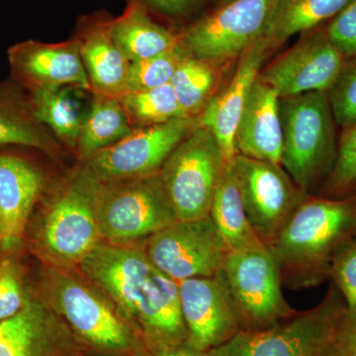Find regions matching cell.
<instances>
[{"label": "cell", "mask_w": 356, "mask_h": 356, "mask_svg": "<svg viewBox=\"0 0 356 356\" xmlns=\"http://www.w3.org/2000/svg\"><path fill=\"white\" fill-rule=\"evenodd\" d=\"M158 356H200V353L191 350L186 343H180L159 348Z\"/></svg>", "instance_id": "f35d334b"}, {"label": "cell", "mask_w": 356, "mask_h": 356, "mask_svg": "<svg viewBox=\"0 0 356 356\" xmlns=\"http://www.w3.org/2000/svg\"><path fill=\"white\" fill-rule=\"evenodd\" d=\"M229 1H233V0H222V3L226 4Z\"/></svg>", "instance_id": "60d3db41"}, {"label": "cell", "mask_w": 356, "mask_h": 356, "mask_svg": "<svg viewBox=\"0 0 356 356\" xmlns=\"http://www.w3.org/2000/svg\"><path fill=\"white\" fill-rule=\"evenodd\" d=\"M350 0H277L262 39L269 48L332 19Z\"/></svg>", "instance_id": "cb8c5ba5"}, {"label": "cell", "mask_w": 356, "mask_h": 356, "mask_svg": "<svg viewBox=\"0 0 356 356\" xmlns=\"http://www.w3.org/2000/svg\"><path fill=\"white\" fill-rule=\"evenodd\" d=\"M327 92L334 123L343 129L356 123V57L344 60Z\"/></svg>", "instance_id": "f546056e"}, {"label": "cell", "mask_w": 356, "mask_h": 356, "mask_svg": "<svg viewBox=\"0 0 356 356\" xmlns=\"http://www.w3.org/2000/svg\"><path fill=\"white\" fill-rule=\"evenodd\" d=\"M281 165L302 191H309L337 156L334 120L325 92L281 97Z\"/></svg>", "instance_id": "7a4b0ae2"}, {"label": "cell", "mask_w": 356, "mask_h": 356, "mask_svg": "<svg viewBox=\"0 0 356 356\" xmlns=\"http://www.w3.org/2000/svg\"><path fill=\"white\" fill-rule=\"evenodd\" d=\"M344 60L325 31L316 32L267 65L259 77L280 98L308 92L327 93Z\"/></svg>", "instance_id": "9a60e30c"}, {"label": "cell", "mask_w": 356, "mask_h": 356, "mask_svg": "<svg viewBox=\"0 0 356 356\" xmlns=\"http://www.w3.org/2000/svg\"><path fill=\"white\" fill-rule=\"evenodd\" d=\"M72 88H35L33 112L37 120L49 126L60 139L76 146L86 113Z\"/></svg>", "instance_id": "484cf974"}, {"label": "cell", "mask_w": 356, "mask_h": 356, "mask_svg": "<svg viewBox=\"0 0 356 356\" xmlns=\"http://www.w3.org/2000/svg\"><path fill=\"white\" fill-rule=\"evenodd\" d=\"M346 312V303L332 290L313 310L236 336L252 356H325L336 343Z\"/></svg>", "instance_id": "9c48e42d"}, {"label": "cell", "mask_w": 356, "mask_h": 356, "mask_svg": "<svg viewBox=\"0 0 356 356\" xmlns=\"http://www.w3.org/2000/svg\"><path fill=\"white\" fill-rule=\"evenodd\" d=\"M229 166L248 221L269 248L298 206L299 192L280 165L238 154Z\"/></svg>", "instance_id": "8fae6325"}, {"label": "cell", "mask_w": 356, "mask_h": 356, "mask_svg": "<svg viewBox=\"0 0 356 356\" xmlns=\"http://www.w3.org/2000/svg\"><path fill=\"white\" fill-rule=\"evenodd\" d=\"M268 50V44L261 39L243 53L228 86L206 103L201 114L200 126L215 136L228 165L236 154L235 136L238 122Z\"/></svg>", "instance_id": "e0dca14e"}, {"label": "cell", "mask_w": 356, "mask_h": 356, "mask_svg": "<svg viewBox=\"0 0 356 356\" xmlns=\"http://www.w3.org/2000/svg\"><path fill=\"white\" fill-rule=\"evenodd\" d=\"M19 145L49 151L51 140L30 122L0 110V146Z\"/></svg>", "instance_id": "1f68e13d"}, {"label": "cell", "mask_w": 356, "mask_h": 356, "mask_svg": "<svg viewBox=\"0 0 356 356\" xmlns=\"http://www.w3.org/2000/svg\"><path fill=\"white\" fill-rule=\"evenodd\" d=\"M10 62L14 70L35 88L74 86L92 90L79 40L58 44L26 42L10 51Z\"/></svg>", "instance_id": "ac0fdd59"}, {"label": "cell", "mask_w": 356, "mask_h": 356, "mask_svg": "<svg viewBox=\"0 0 356 356\" xmlns=\"http://www.w3.org/2000/svg\"><path fill=\"white\" fill-rule=\"evenodd\" d=\"M144 250L156 268L177 282L218 275L229 252L210 214L172 222L149 236Z\"/></svg>", "instance_id": "ba28073f"}, {"label": "cell", "mask_w": 356, "mask_h": 356, "mask_svg": "<svg viewBox=\"0 0 356 356\" xmlns=\"http://www.w3.org/2000/svg\"><path fill=\"white\" fill-rule=\"evenodd\" d=\"M161 11L172 15H182L197 6L200 0H149Z\"/></svg>", "instance_id": "8d00e7d4"}, {"label": "cell", "mask_w": 356, "mask_h": 356, "mask_svg": "<svg viewBox=\"0 0 356 356\" xmlns=\"http://www.w3.org/2000/svg\"><path fill=\"white\" fill-rule=\"evenodd\" d=\"M280 95L257 77L235 136L236 154L281 165L282 123Z\"/></svg>", "instance_id": "d6986e66"}, {"label": "cell", "mask_w": 356, "mask_h": 356, "mask_svg": "<svg viewBox=\"0 0 356 356\" xmlns=\"http://www.w3.org/2000/svg\"><path fill=\"white\" fill-rule=\"evenodd\" d=\"M102 182L84 168L51 201L40 231L44 257L58 268L79 266L99 243L97 200Z\"/></svg>", "instance_id": "3957f363"}, {"label": "cell", "mask_w": 356, "mask_h": 356, "mask_svg": "<svg viewBox=\"0 0 356 356\" xmlns=\"http://www.w3.org/2000/svg\"><path fill=\"white\" fill-rule=\"evenodd\" d=\"M327 185L330 191L339 194L356 188V123L344 129Z\"/></svg>", "instance_id": "4dcf8cb0"}, {"label": "cell", "mask_w": 356, "mask_h": 356, "mask_svg": "<svg viewBox=\"0 0 356 356\" xmlns=\"http://www.w3.org/2000/svg\"><path fill=\"white\" fill-rule=\"evenodd\" d=\"M69 327L53 307L26 300L15 316L0 322V356H81Z\"/></svg>", "instance_id": "2e32d148"}, {"label": "cell", "mask_w": 356, "mask_h": 356, "mask_svg": "<svg viewBox=\"0 0 356 356\" xmlns=\"http://www.w3.org/2000/svg\"><path fill=\"white\" fill-rule=\"evenodd\" d=\"M79 134V154L86 161L133 132L120 100L95 93Z\"/></svg>", "instance_id": "d4e9b609"}, {"label": "cell", "mask_w": 356, "mask_h": 356, "mask_svg": "<svg viewBox=\"0 0 356 356\" xmlns=\"http://www.w3.org/2000/svg\"><path fill=\"white\" fill-rule=\"evenodd\" d=\"M194 128L191 117L139 128L93 154L86 166L102 182L154 175Z\"/></svg>", "instance_id": "7c38bea8"}, {"label": "cell", "mask_w": 356, "mask_h": 356, "mask_svg": "<svg viewBox=\"0 0 356 356\" xmlns=\"http://www.w3.org/2000/svg\"><path fill=\"white\" fill-rule=\"evenodd\" d=\"M178 288L186 344L191 350L205 353L241 332L235 306L220 273L179 281Z\"/></svg>", "instance_id": "5bb4252c"}, {"label": "cell", "mask_w": 356, "mask_h": 356, "mask_svg": "<svg viewBox=\"0 0 356 356\" xmlns=\"http://www.w3.org/2000/svg\"><path fill=\"white\" fill-rule=\"evenodd\" d=\"M325 34L344 60L356 57V0H350L332 18Z\"/></svg>", "instance_id": "836d02e7"}, {"label": "cell", "mask_w": 356, "mask_h": 356, "mask_svg": "<svg viewBox=\"0 0 356 356\" xmlns=\"http://www.w3.org/2000/svg\"><path fill=\"white\" fill-rule=\"evenodd\" d=\"M337 343L343 350V356H356V315L346 312Z\"/></svg>", "instance_id": "d590c367"}, {"label": "cell", "mask_w": 356, "mask_h": 356, "mask_svg": "<svg viewBox=\"0 0 356 356\" xmlns=\"http://www.w3.org/2000/svg\"><path fill=\"white\" fill-rule=\"evenodd\" d=\"M177 220L159 172L102 182L97 200L102 240L126 245L149 238Z\"/></svg>", "instance_id": "5b68a950"}, {"label": "cell", "mask_w": 356, "mask_h": 356, "mask_svg": "<svg viewBox=\"0 0 356 356\" xmlns=\"http://www.w3.org/2000/svg\"><path fill=\"white\" fill-rule=\"evenodd\" d=\"M118 99L128 115L131 125L134 122L147 127L188 117L180 106L170 83L125 93Z\"/></svg>", "instance_id": "4316f807"}, {"label": "cell", "mask_w": 356, "mask_h": 356, "mask_svg": "<svg viewBox=\"0 0 356 356\" xmlns=\"http://www.w3.org/2000/svg\"><path fill=\"white\" fill-rule=\"evenodd\" d=\"M200 356H252L241 343L238 336L229 339L227 343L200 353Z\"/></svg>", "instance_id": "74e56055"}, {"label": "cell", "mask_w": 356, "mask_h": 356, "mask_svg": "<svg viewBox=\"0 0 356 356\" xmlns=\"http://www.w3.org/2000/svg\"><path fill=\"white\" fill-rule=\"evenodd\" d=\"M185 57L186 49L182 44L168 53L131 63L125 93L146 90L170 83L178 65Z\"/></svg>", "instance_id": "f1b7e54d"}, {"label": "cell", "mask_w": 356, "mask_h": 356, "mask_svg": "<svg viewBox=\"0 0 356 356\" xmlns=\"http://www.w3.org/2000/svg\"><path fill=\"white\" fill-rule=\"evenodd\" d=\"M41 173L24 159L0 154V248L19 243L41 193Z\"/></svg>", "instance_id": "ffe728a7"}, {"label": "cell", "mask_w": 356, "mask_h": 356, "mask_svg": "<svg viewBox=\"0 0 356 356\" xmlns=\"http://www.w3.org/2000/svg\"><path fill=\"white\" fill-rule=\"evenodd\" d=\"M48 285L51 306L72 332L104 350L130 348L132 337L128 327L95 290L58 267L51 271Z\"/></svg>", "instance_id": "4fadbf2b"}, {"label": "cell", "mask_w": 356, "mask_h": 356, "mask_svg": "<svg viewBox=\"0 0 356 356\" xmlns=\"http://www.w3.org/2000/svg\"><path fill=\"white\" fill-rule=\"evenodd\" d=\"M107 28L131 63L168 53L181 44L175 34L154 23L135 2L123 15L107 24Z\"/></svg>", "instance_id": "7402d4cb"}, {"label": "cell", "mask_w": 356, "mask_h": 356, "mask_svg": "<svg viewBox=\"0 0 356 356\" xmlns=\"http://www.w3.org/2000/svg\"><path fill=\"white\" fill-rule=\"evenodd\" d=\"M356 238V199H311L300 204L269 247L278 264L331 271L334 255Z\"/></svg>", "instance_id": "6da1fadb"}, {"label": "cell", "mask_w": 356, "mask_h": 356, "mask_svg": "<svg viewBox=\"0 0 356 356\" xmlns=\"http://www.w3.org/2000/svg\"><path fill=\"white\" fill-rule=\"evenodd\" d=\"M330 273L343 295L346 310L356 315V238L334 255Z\"/></svg>", "instance_id": "d6a6232c"}, {"label": "cell", "mask_w": 356, "mask_h": 356, "mask_svg": "<svg viewBox=\"0 0 356 356\" xmlns=\"http://www.w3.org/2000/svg\"><path fill=\"white\" fill-rule=\"evenodd\" d=\"M220 275L235 306L241 331H261L294 314L281 291L280 264L267 245L229 252Z\"/></svg>", "instance_id": "8992f818"}, {"label": "cell", "mask_w": 356, "mask_h": 356, "mask_svg": "<svg viewBox=\"0 0 356 356\" xmlns=\"http://www.w3.org/2000/svg\"><path fill=\"white\" fill-rule=\"evenodd\" d=\"M325 356H343V350H341V346H339V343H337V339L334 346H332L331 350L327 351V355Z\"/></svg>", "instance_id": "ab89813d"}, {"label": "cell", "mask_w": 356, "mask_h": 356, "mask_svg": "<svg viewBox=\"0 0 356 356\" xmlns=\"http://www.w3.org/2000/svg\"><path fill=\"white\" fill-rule=\"evenodd\" d=\"M227 165L216 138L202 126L194 128L173 149L159 173L177 220L210 214Z\"/></svg>", "instance_id": "52a82bcc"}, {"label": "cell", "mask_w": 356, "mask_h": 356, "mask_svg": "<svg viewBox=\"0 0 356 356\" xmlns=\"http://www.w3.org/2000/svg\"><path fill=\"white\" fill-rule=\"evenodd\" d=\"M79 44L92 90L117 98L125 95L131 62L112 39L107 25L89 32Z\"/></svg>", "instance_id": "44dd1931"}, {"label": "cell", "mask_w": 356, "mask_h": 356, "mask_svg": "<svg viewBox=\"0 0 356 356\" xmlns=\"http://www.w3.org/2000/svg\"><path fill=\"white\" fill-rule=\"evenodd\" d=\"M277 0H233L189 28L184 46L192 57L221 62L242 56L262 39Z\"/></svg>", "instance_id": "30bf717a"}, {"label": "cell", "mask_w": 356, "mask_h": 356, "mask_svg": "<svg viewBox=\"0 0 356 356\" xmlns=\"http://www.w3.org/2000/svg\"><path fill=\"white\" fill-rule=\"evenodd\" d=\"M24 303L15 266L9 259H4L0 262V322L15 316Z\"/></svg>", "instance_id": "e575fe53"}, {"label": "cell", "mask_w": 356, "mask_h": 356, "mask_svg": "<svg viewBox=\"0 0 356 356\" xmlns=\"http://www.w3.org/2000/svg\"><path fill=\"white\" fill-rule=\"evenodd\" d=\"M79 267L124 314L139 323L163 303L172 282L170 276L152 264L144 250L126 245L99 243Z\"/></svg>", "instance_id": "277c9868"}, {"label": "cell", "mask_w": 356, "mask_h": 356, "mask_svg": "<svg viewBox=\"0 0 356 356\" xmlns=\"http://www.w3.org/2000/svg\"><path fill=\"white\" fill-rule=\"evenodd\" d=\"M210 217L228 252L264 245L248 221L231 166H225L211 205Z\"/></svg>", "instance_id": "603a6c76"}, {"label": "cell", "mask_w": 356, "mask_h": 356, "mask_svg": "<svg viewBox=\"0 0 356 356\" xmlns=\"http://www.w3.org/2000/svg\"><path fill=\"white\" fill-rule=\"evenodd\" d=\"M214 83V70L209 63L188 56L178 65L170 81L178 102L188 117L197 113L209 102Z\"/></svg>", "instance_id": "83f0119b"}]
</instances>
